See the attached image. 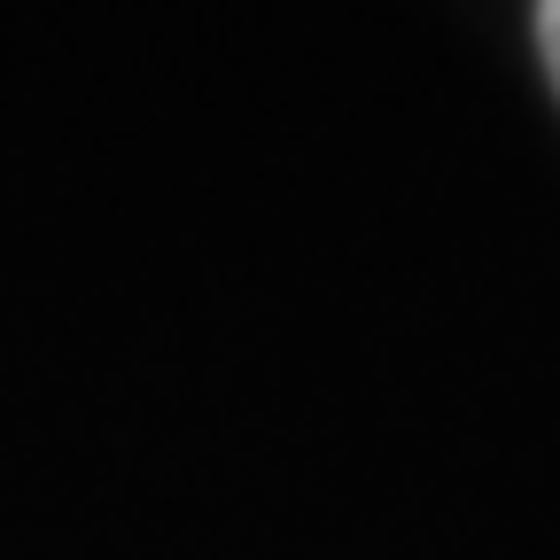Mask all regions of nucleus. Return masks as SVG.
I'll return each instance as SVG.
<instances>
[{"label": "nucleus", "mask_w": 560, "mask_h": 560, "mask_svg": "<svg viewBox=\"0 0 560 560\" xmlns=\"http://www.w3.org/2000/svg\"><path fill=\"white\" fill-rule=\"evenodd\" d=\"M537 55H545V79L560 94V0H537Z\"/></svg>", "instance_id": "nucleus-1"}]
</instances>
